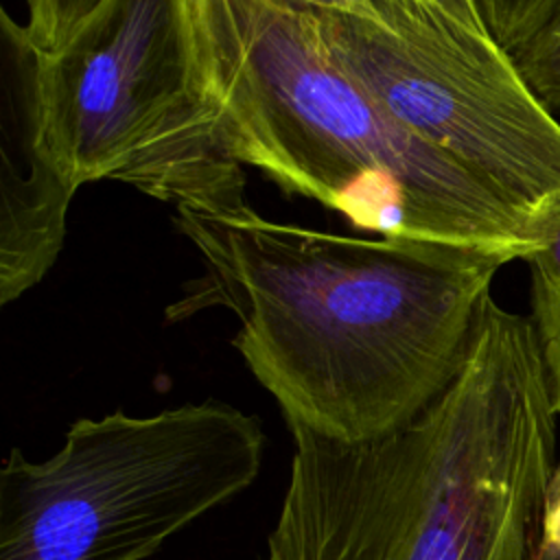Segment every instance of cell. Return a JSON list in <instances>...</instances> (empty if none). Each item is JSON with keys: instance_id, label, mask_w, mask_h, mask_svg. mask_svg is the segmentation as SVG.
Listing matches in <instances>:
<instances>
[{"instance_id": "5b68a950", "label": "cell", "mask_w": 560, "mask_h": 560, "mask_svg": "<svg viewBox=\"0 0 560 560\" xmlns=\"http://www.w3.org/2000/svg\"><path fill=\"white\" fill-rule=\"evenodd\" d=\"M37 81L48 149L77 188L114 179L208 214L249 206L197 83L186 0H109L39 50Z\"/></svg>"}, {"instance_id": "6da1fadb", "label": "cell", "mask_w": 560, "mask_h": 560, "mask_svg": "<svg viewBox=\"0 0 560 560\" xmlns=\"http://www.w3.org/2000/svg\"><path fill=\"white\" fill-rule=\"evenodd\" d=\"M203 289L177 308L221 304L232 346L289 429L368 442L413 422L457 376L475 319L510 260L418 238H359L278 223L252 206L177 208Z\"/></svg>"}, {"instance_id": "7c38bea8", "label": "cell", "mask_w": 560, "mask_h": 560, "mask_svg": "<svg viewBox=\"0 0 560 560\" xmlns=\"http://www.w3.org/2000/svg\"><path fill=\"white\" fill-rule=\"evenodd\" d=\"M280 2L298 9H308V11H341V13H352L361 18H372L376 22L381 20L372 0H280Z\"/></svg>"}, {"instance_id": "7a4b0ae2", "label": "cell", "mask_w": 560, "mask_h": 560, "mask_svg": "<svg viewBox=\"0 0 560 560\" xmlns=\"http://www.w3.org/2000/svg\"><path fill=\"white\" fill-rule=\"evenodd\" d=\"M556 418L532 319L488 293L457 376L413 422L354 444L289 429L260 560H536Z\"/></svg>"}, {"instance_id": "52a82bcc", "label": "cell", "mask_w": 560, "mask_h": 560, "mask_svg": "<svg viewBox=\"0 0 560 560\" xmlns=\"http://www.w3.org/2000/svg\"><path fill=\"white\" fill-rule=\"evenodd\" d=\"M39 50L2 9L0 26V304L55 265L79 190L48 149L39 107Z\"/></svg>"}, {"instance_id": "ba28073f", "label": "cell", "mask_w": 560, "mask_h": 560, "mask_svg": "<svg viewBox=\"0 0 560 560\" xmlns=\"http://www.w3.org/2000/svg\"><path fill=\"white\" fill-rule=\"evenodd\" d=\"M494 44L534 92L560 107V0H472Z\"/></svg>"}, {"instance_id": "30bf717a", "label": "cell", "mask_w": 560, "mask_h": 560, "mask_svg": "<svg viewBox=\"0 0 560 560\" xmlns=\"http://www.w3.org/2000/svg\"><path fill=\"white\" fill-rule=\"evenodd\" d=\"M109 0H26V33L37 50L63 48Z\"/></svg>"}, {"instance_id": "277c9868", "label": "cell", "mask_w": 560, "mask_h": 560, "mask_svg": "<svg viewBox=\"0 0 560 560\" xmlns=\"http://www.w3.org/2000/svg\"><path fill=\"white\" fill-rule=\"evenodd\" d=\"M265 446L258 416L214 398L77 418L48 459L7 453L0 560H147L247 490Z\"/></svg>"}, {"instance_id": "4fadbf2b", "label": "cell", "mask_w": 560, "mask_h": 560, "mask_svg": "<svg viewBox=\"0 0 560 560\" xmlns=\"http://www.w3.org/2000/svg\"><path fill=\"white\" fill-rule=\"evenodd\" d=\"M435 2H438L444 11H448L453 18H457L459 22H464L466 26L488 33V31L483 28L481 20H479V13H477L472 0H435Z\"/></svg>"}, {"instance_id": "5bb4252c", "label": "cell", "mask_w": 560, "mask_h": 560, "mask_svg": "<svg viewBox=\"0 0 560 560\" xmlns=\"http://www.w3.org/2000/svg\"><path fill=\"white\" fill-rule=\"evenodd\" d=\"M433 2H435V0H433Z\"/></svg>"}, {"instance_id": "8fae6325", "label": "cell", "mask_w": 560, "mask_h": 560, "mask_svg": "<svg viewBox=\"0 0 560 560\" xmlns=\"http://www.w3.org/2000/svg\"><path fill=\"white\" fill-rule=\"evenodd\" d=\"M536 560H560V459L553 468L542 514V532Z\"/></svg>"}, {"instance_id": "3957f363", "label": "cell", "mask_w": 560, "mask_h": 560, "mask_svg": "<svg viewBox=\"0 0 560 560\" xmlns=\"http://www.w3.org/2000/svg\"><path fill=\"white\" fill-rule=\"evenodd\" d=\"M197 83L225 151L357 230L525 260L547 234L398 122L328 52L313 11L186 0Z\"/></svg>"}, {"instance_id": "9c48e42d", "label": "cell", "mask_w": 560, "mask_h": 560, "mask_svg": "<svg viewBox=\"0 0 560 560\" xmlns=\"http://www.w3.org/2000/svg\"><path fill=\"white\" fill-rule=\"evenodd\" d=\"M525 262L532 295L529 319L545 361L553 407L560 416V228Z\"/></svg>"}, {"instance_id": "8992f818", "label": "cell", "mask_w": 560, "mask_h": 560, "mask_svg": "<svg viewBox=\"0 0 560 560\" xmlns=\"http://www.w3.org/2000/svg\"><path fill=\"white\" fill-rule=\"evenodd\" d=\"M372 2L378 22L313 11L332 59L549 238L560 228V120L551 107L488 33L438 2Z\"/></svg>"}]
</instances>
